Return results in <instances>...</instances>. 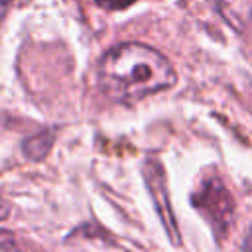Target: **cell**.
Masks as SVG:
<instances>
[{"instance_id":"obj_7","label":"cell","mask_w":252,"mask_h":252,"mask_svg":"<svg viewBox=\"0 0 252 252\" xmlns=\"http://www.w3.org/2000/svg\"><path fill=\"white\" fill-rule=\"evenodd\" d=\"M102 8H106V10H122V8H126V6H130V4H134V2H138V0H96Z\"/></svg>"},{"instance_id":"obj_3","label":"cell","mask_w":252,"mask_h":252,"mask_svg":"<svg viewBox=\"0 0 252 252\" xmlns=\"http://www.w3.org/2000/svg\"><path fill=\"white\" fill-rule=\"evenodd\" d=\"M144 177H146L152 199L156 203V209H158V213L163 220V226H165L171 242L179 244V230H177V224H175L173 211L169 207V197H167V191H165V177H163L161 165L156 159H146L144 161Z\"/></svg>"},{"instance_id":"obj_2","label":"cell","mask_w":252,"mask_h":252,"mask_svg":"<svg viewBox=\"0 0 252 252\" xmlns=\"http://www.w3.org/2000/svg\"><path fill=\"white\" fill-rule=\"evenodd\" d=\"M193 207L205 215L219 238L226 234L234 217V201L220 177L209 175L203 179L199 189L193 193Z\"/></svg>"},{"instance_id":"obj_5","label":"cell","mask_w":252,"mask_h":252,"mask_svg":"<svg viewBox=\"0 0 252 252\" xmlns=\"http://www.w3.org/2000/svg\"><path fill=\"white\" fill-rule=\"evenodd\" d=\"M51 144H53V134L51 132H41V134H35L32 138H28L22 144V150L30 159H41L51 150Z\"/></svg>"},{"instance_id":"obj_9","label":"cell","mask_w":252,"mask_h":252,"mask_svg":"<svg viewBox=\"0 0 252 252\" xmlns=\"http://www.w3.org/2000/svg\"><path fill=\"white\" fill-rule=\"evenodd\" d=\"M248 248H252V242H248Z\"/></svg>"},{"instance_id":"obj_8","label":"cell","mask_w":252,"mask_h":252,"mask_svg":"<svg viewBox=\"0 0 252 252\" xmlns=\"http://www.w3.org/2000/svg\"><path fill=\"white\" fill-rule=\"evenodd\" d=\"M8 213H10V207H8V203L0 199V220H2V219H6V217H8Z\"/></svg>"},{"instance_id":"obj_4","label":"cell","mask_w":252,"mask_h":252,"mask_svg":"<svg viewBox=\"0 0 252 252\" xmlns=\"http://www.w3.org/2000/svg\"><path fill=\"white\" fill-rule=\"evenodd\" d=\"M224 20L244 33H252V0H219Z\"/></svg>"},{"instance_id":"obj_1","label":"cell","mask_w":252,"mask_h":252,"mask_svg":"<svg viewBox=\"0 0 252 252\" xmlns=\"http://www.w3.org/2000/svg\"><path fill=\"white\" fill-rule=\"evenodd\" d=\"M175 69L165 55L144 43H120L108 49L98 63L100 89L118 102L132 104L154 93L173 87Z\"/></svg>"},{"instance_id":"obj_6","label":"cell","mask_w":252,"mask_h":252,"mask_svg":"<svg viewBox=\"0 0 252 252\" xmlns=\"http://www.w3.org/2000/svg\"><path fill=\"white\" fill-rule=\"evenodd\" d=\"M16 248H18V242H16L14 232L0 228V250H16Z\"/></svg>"}]
</instances>
